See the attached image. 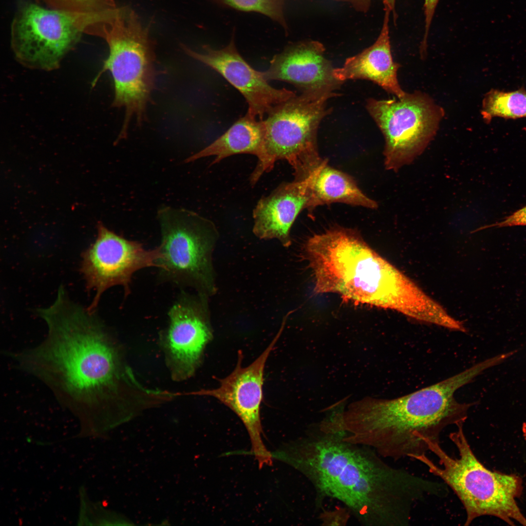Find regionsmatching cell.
<instances>
[{"label": "cell", "instance_id": "4316f807", "mask_svg": "<svg viewBox=\"0 0 526 526\" xmlns=\"http://www.w3.org/2000/svg\"><path fill=\"white\" fill-rule=\"evenodd\" d=\"M522 430L524 438L526 441V422H524L523 424Z\"/></svg>", "mask_w": 526, "mask_h": 526}, {"label": "cell", "instance_id": "cb8c5ba5", "mask_svg": "<svg viewBox=\"0 0 526 526\" xmlns=\"http://www.w3.org/2000/svg\"><path fill=\"white\" fill-rule=\"evenodd\" d=\"M438 1L439 0H424L425 28L424 34L421 42V52H425L426 51L431 25Z\"/></svg>", "mask_w": 526, "mask_h": 526}, {"label": "cell", "instance_id": "d6986e66", "mask_svg": "<svg viewBox=\"0 0 526 526\" xmlns=\"http://www.w3.org/2000/svg\"><path fill=\"white\" fill-rule=\"evenodd\" d=\"M265 128L263 119L248 113L236 121L223 134L205 148L189 157L186 162L214 156L212 164L236 154L260 156L263 149Z\"/></svg>", "mask_w": 526, "mask_h": 526}, {"label": "cell", "instance_id": "6da1fadb", "mask_svg": "<svg viewBox=\"0 0 526 526\" xmlns=\"http://www.w3.org/2000/svg\"><path fill=\"white\" fill-rule=\"evenodd\" d=\"M38 313L48 333L35 347L9 352L21 371L42 382L79 421V436H104L144 411L160 405L163 391L136 378L102 321L70 301L63 287Z\"/></svg>", "mask_w": 526, "mask_h": 526}, {"label": "cell", "instance_id": "5b68a950", "mask_svg": "<svg viewBox=\"0 0 526 526\" xmlns=\"http://www.w3.org/2000/svg\"><path fill=\"white\" fill-rule=\"evenodd\" d=\"M450 433L458 456L449 455L440 443L429 442V451L438 458L436 464L423 454L417 460L425 465L430 473L439 478L456 494L466 513L465 526L478 517L492 516L511 526L514 521L526 526V518L516 501L522 495L523 480L514 474L492 471L485 467L474 454L464 431V423Z\"/></svg>", "mask_w": 526, "mask_h": 526}, {"label": "cell", "instance_id": "52a82bcc", "mask_svg": "<svg viewBox=\"0 0 526 526\" xmlns=\"http://www.w3.org/2000/svg\"><path fill=\"white\" fill-rule=\"evenodd\" d=\"M334 92H302L274 106L263 120L262 152L250 178L256 183L280 160L286 161L296 180L308 177L323 161L319 154L317 133L322 119L330 112L327 101Z\"/></svg>", "mask_w": 526, "mask_h": 526}, {"label": "cell", "instance_id": "ffe728a7", "mask_svg": "<svg viewBox=\"0 0 526 526\" xmlns=\"http://www.w3.org/2000/svg\"><path fill=\"white\" fill-rule=\"evenodd\" d=\"M50 9L75 14L84 20L93 33H99L113 20L119 7L114 0H34Z\"/></svg>", "mask_w": 526, "mask_h": 526}, {"label": "cell", "instance_id": "277c9868", "mask_svg": "<svg viewBox=\"0 0 526 526\" xmlns=\"http://www.w3.org/2000/svg\"><path fill=\"white\" fill-rule=\"evenodd\" d=\"M306 256L316 293L399 312L432 323L441 306L373 250L355 230L333 226L309 238Z\"/></svg>", "mask_w": 526, "mask_h": 526}, {"label": "cell", "instance_id": "44dd1931", "mask_svg": "<svg viewBox=\"0 0 526 526\" xmlns=\"http://www.w3.org/2000/svg\"><path fill=\"white\" fill-rule=\"evenodd\" d=\"M481 114L487 123L495 117L506 119L526 117V91L523 88L505 92L491 89L483 100Z\"/></svg>", "mask_w": 526, "mask_h": 526}, {"label": "cell", "instance_id": "ac0fdd59", "mask_svg": "<svg viewBox=\"0 0 526 526\" xmlns=\"http://www.w3.org/2000/svg\"><path fill=\"white\" fill-rule=\"evenodd\" d=\"M305 179L309 196L306 209L309 211L336 203L370 209L378 207L377 202L364 194L351 176L329 166L327 160Z\"/></svg>", "mask_w": 526, "mask_h": 526}, {"label": "cell", "instance_id": "2e32d148", "mask_svg": "<svg viewBox=\"0 0 526 526\" xmlns=\"http://www.w3.org/2000/svg\"><path fill=\"white\" fill-rule=\"evenodd\" d=\"M306 179L282 184L260 199L253 210L254 233L262 239H278L285 246L291 243L290 231L308 201Z\"/></svg>", "mask_w": 526, "mask_h": 526}, {"label": "cell", "instance_id": "ba28073f", "mask_svg": "<svg viewBox=\"0 0 526 526\" xmlns=\"http://www.w3.org/2000/svg\"><path fill=\"white\" fill-rule=\"evenodd\" d=\"M366 109L385 139L386 169L397 171L412 163L435 135L444 111L428 94L406 93L401 98H369Z\"/></svg>", "mask_w": 526, "mask_h": 526}, {"label": "cell", "instance_id": "8fae6325", "mask_svg": "<svg viewBox=\"0 0 526 526\" xmlns=\"http://www.w3.org/2000/svg\"><path fill=\"white\" fill-rule=\"evenodd\" d=\"M161 255L159 246L145 249L140 242L128 240L99 224L95 241L82 255L81 269L87 288L95 292L87 310L95 312L102 294L113 286H122L125 296L128 295L133 274L156 267Z\"/></svg>", "mask_w": 526, "mask_h": 526}, {"label": "cell", "instance_id": "8992f818", "mask_svg": "<svg viewBox=\"0 0 526 526\" xmlns=\"http://www.w3.org/2000/svg\"><path fill=\"white\" fill-rule=\"evenodd\" d=\"M104 39L109 54L92 86L103 73L110 72L114 89L112 105L125 112L119 141L127 136L132 120L141 125L146 117L157 75L154 42L149 28L134 11L127 7L120 8Z\"/></svg>", "mask_w": 526, "mask_h": 526}, {"label": "cell", "instance_id": "e0dca14e", "mask_svg": "<svg viewBox=\"0 0 526 526\" xmlns=\"http://www.w3.org/2000/svg\"><path fill=\"white\" fill-rule=\"evenodd\" d=\"M381 32L375 43L360 53L346 59L343 65L334 68L333 75L338 81L363 79L371 80L387 92L401 98L405 94L397 76L400 65L393 60L389 36V16L384 10Z\"/></svg>", "mask_w": 526, "mask_h": 526}, {"label": "cell", "instance_id": "9a60e30c", "mask_svg": "<svg viewBox=\"0 0 526 526\" xmlns=\"http://www.w3.org/2000/svg\"><path fill=\"white\" fill-rule=\"evenodd\" d=\"M324 52L323 45L317 41L289 45L273 56L263 75L267 81L286 82L302 92H334L342 82L334 77V68L325 57Z\"/></svg>", "mask_w": 526, "mask_h": 526}, {"label": "cell", "instance_id": "603a6c76", "mask_svg": "<svg viewBox=\"0 0 526 526\" xmlns=\"http://www.w3.org/2000/svg\"><path fill=\"white\" fill-rule=\"evenodd\" d=\"M351 514L345 507L332 510L323 509L319 515V519L324 526H345Z\"/></svg>", "mask_w": 526, "mask_h": 526}, {"label": "cell", "instance_id": "5bb4252c", "mask_svg": "<svg viewBox=\"0 0 526 526\" xmlns=\"http://www.w3.org/2000/svg\"><path fill=\"white\" fill-rule=\"evenodd\" d=\"M181 47L187 55L216 71L237 89L247 103V113L259 120H263L274 106L296 95L287 89L269 85L262 72L253 68L240 54L233 35L228 44L220 49L205 45L202 52H197L184 44Z\"/></svg>", "mask_w": 526, "mask_h": 526}, {"label": "cell", "instance_id": "7c38bea8", "mask_svg": "<svg viewBox=\"0 0 526 526\" xmlns=\"http://www.w3.org/2000/svg\"><path fill=\"white\" fill-rule=\"evenodd\" d=\"M282 331L281 328L268 347L247 366H243V354L240 351L235 369L225 377L218 379V388L194 393L215 398L241 419L250 437L251 452L260 468L271 465L273 459L263 440L260 411L265 364Z\"/></svg>", "mask_w": 526, "mask_h": 526}, {"label": "cell", "instance_id": "3957f363", "mask_svg": "<svg viewBox=\"0 0 526 526\" xmlns=\"http://www.w3.org/2000/svg\"><path fill=\"white\" fill-rule=\"evenodd\" d=\"M491 366L488 359L433 385L393 399L366 398L341 413L344 439L398 460L426 454L447 427L464 423L470 404L454 393Z\"/></svg>", "mask_w": 526, "mask_h": 526}, {"label": "cell", "instance_id": "30bf717a", "mask_svg": "<svg viewBox=\"0 0 526 526\" xmlns=\"http://www.w3.org/2000/svg\"><path fill=\"white\" fill-rule=\"evenodd\" d=\"M161 232L158 279L183 288L207 289L213 225L188 210L167 207L158 214Z\"/></svg>", "mask_w": 526, "mask_h": 526}, {"label": "cell", "instance_id": "4fadbf2b", "mask_svg": "<svg viewBox=\"0 0 526 526\" xmlns=\"http://www.w3.org/2000/svg\"><path fill=\"white\" fill-rule=\"evenodd\" d=\"M200 301L183 291L171 305L160 341L172 379L181 381L195 373L212 330Z\"/></svg>", "mask_w": 526, "mask_h": 526}, {"label": "cell", "instance_id": "7a4b0ae2", "mask_svg": "<svg viewBox=\"0 0 526 526\" xmlns=\"http://www.w3.org/2000/svg\"><path fill=\"white\" fill-rule=\"evenodd\" d=\"M272 453L310 482L317 507L338 500L365 526L409 525L414 507L442 490L441 482L393 467L373 449L347 441L331 419Z\"/></svg>", "mask_w": 526, "mask_h": 526}, {"label": "cell", "instance_id": "9c48e42d", "mask_svg": "<svg viewBox=\"0 0 526 526\" xmlns=\"http://www.w3.org/2000/svg\"><path fill=\"white\" fill-rule=\"evenodd\" d=\"M88 24L71 13L35 2L22 4L11 27V47L16 60L31 69L52 71L89 34Z\"/></svg>", "mask_w": 526, "mask_h": 526}, {"label": "cell", "instance_id": "d4e9b609", "mask_svg": "<svg viewBox=\"0 0 526 526\" xmlns=\"http://www.w3.org/2000/svg\"><path fill=\"white\" fill-rule=\"evenodd\" d=\"M339 1L345 2L350 4L357 11L366 12L370 7L372 0H337ZM384 5V10H388L393 13L394 19L395 20L396 14L395 12V0H381Z\"/></svg>", "mask_w": 526, "mask_h": 526}, {"label": "cell", "instance_id": "7402d4cb", "mask_svg": "<svg viewBox=\"0 0 526 526\" xmlns=\"http://www.w3.org/2000/svg\"><path fill=\"white\" fill-rule=\"evenodd\" d=\"M215 3L245 12H256L265 15L281 25L287 31L284 9L287 0H212Z\"/></svg>", "mask_w": 526, "mask_h": 526}, {"label": "cell", "instance_id": "484cf974", "mask_svg": "<svg viewBox=\"0 0 526 526\" xmlns=\"http://www.w3.org/2000/svg\"><path fill=\"white\" fill-rule=\"evenodd\" d=\"M518 225H526V205L507 216L502 221L488 226H485V227Z\"/></svg>", "mask_w": 526, "mask_h": 526}]
</instances>
